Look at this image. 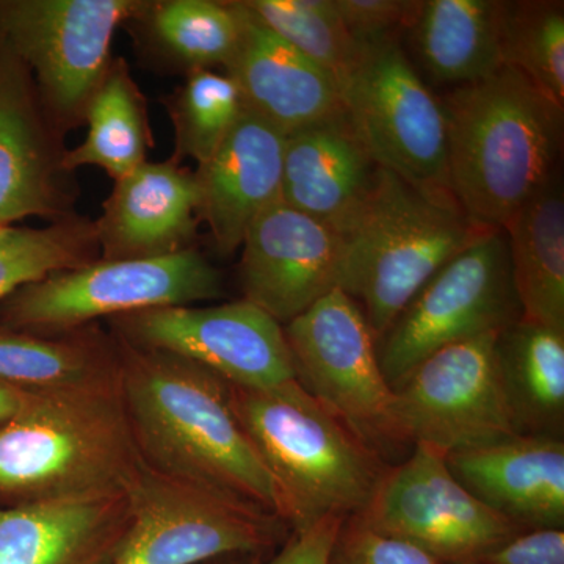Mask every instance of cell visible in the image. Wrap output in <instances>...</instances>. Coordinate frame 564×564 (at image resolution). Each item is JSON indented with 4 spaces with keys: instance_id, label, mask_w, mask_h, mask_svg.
Here are the masks:
<instances>
[{
    "instance_id": "obj_14",
    "label": "cell",
    "mask_w": 564,
    "mask_h": 564,
    "mask_svg": "<svg viewBox=\"0 0 564 564\" xmlns=\"http://www.w3.org/2000/svg\"><path fill=\"white\" fill-rule=\"evenodd\" d=\"M110 325L121 343L181 356L232 386L272 389L295 380L281 323L247 300L151 307L110 318Z\"/></svg>"
},
{
    "instance_id": "obj_16",
    "label": "cell",
    "mask_w": 564,
    "mask_h": 564,
    "mask_svg": "<svg viewBox=\"0 0 564 564\" xmlns=\"http://www.w3.org/2000/svg\"><path fill=\"white\" fill-rule=\"evenodd\" d=\"M242 247L243 300L282 326L339 289L343 239L282 202L251 223Z\"/></svg>"
},
{
    "instance_id": "obj_38",
    "label": "cell",
    "mask_w": 564,
    "mask_h": 564,
    "mask_svg": "<svg viewBox=\"0 0 564 564\" xmlns=\"http://www.w3.org/2000/svg\"><path fill=\"white\" fill-rule=\"evenodd\" d=\"M458 564H473V563H458Z\"/></svg>"
},
{
    "instance_id": "obj_11",
    "label": "cell",
    "mask_w": 564,
    "mask_h": 564,
    "mask_svg": "<svg viewBox=\"0 0 564 564\" xmlns=\"http://www.w3.org/2000/svg\"><path fill=\"white\" fill-rule=\"evenodd\" d=\"M135 0H0V50L31 70L57 128L84 122L88 102L110 68V47Z\"/></svg>"
},
{
    "instance_id": "obj_5",
    "label": "cell",
    "mask_w": 564,
    "mask_h": 564,
    "mask_svg": "<svg viewBox=\"0 0 564 564\" xmlns=\"http://www.w3.org/2000/svg\"><path fill=\"white\" fill-rule=\"evenodd\" d=\"M488 231L452 196L378 166L361 214L340 237L339 289L359 304L378 343L433 274Z\"/></svg>"
},
{
    "instance_id": "obj_4",
    "label": "cell",
    "mask_w": 564,
    "mask_h": 564,
    "mask_svg": "<svg viewBox=\"0 0 564 564\" xmlns=\"http://www.w3.org/2000/svg\"><path fill=\"white\" fill-rule=\"evenodd\" d=\"M234 413L272 477L291 532L361 514L388 467L299 381L272 389L229 384Z\"/></svg>"
},
{
    "instance_id": "obj_34",
    "label": "cell",
    "mask_w": 564,
    "mask_h": 564,
    "mask_svg": "<svg viewBox=\"0 0 564 564\" xmlns=\"http://www.w3.org/2000/svg\"><path fill=\"white\" fill-rule=\"evenodd\" d=\"M345 29L359 44L397 39L413 29L421 13L417 0H333Z\"/></svg>"
},
{
    "instance_id": "obj_17",
    "label": "cell",
    "mask_w": 564,
    "mask_h": 564,
    "mask_svg": "<svg viewBox=\"0 0 564 564\" xmlns=\"http://www.w3.org/2000/svg\"><path fill=\"white\" fill-rule=\"evenodd\" d=\"M239 3L242 33L226 74L245 109L284 135L345 120L336 82Z\"/></svg>"
},
{
    "instance_id": "obj_31",
    "label": "cell",
    "mask_w": 564,
    "mask_h": 564,
    "mask_svg": "<svg viewBox=\"0 0 564 564\" xmlns=\"http://www.w3.org/2000/svg\"><path fill=\"white\" fill-rule=\"evenodd\" d=\"M176 133L174 161H209L232 131L245 106L236 82L210 69L191 70L187 80L166 101Z\"/></svg>"
},
{
    "instance_id": "obj_15",
    "label": "cell",
    "mask_w": 564,
    "mask_h": 564,
    "mask_svg": "<svg viewBox=\"0 0 564 564\" xmlns=\"http://www.w3.org/2000/svg\"><path fill=\"white\" fill-rule=\"evenodd\" d=\"M28 66L0 50V228L28 217H70L65 154Z\"/></svg>"
},
{
    "instance_id": "obj_7",
    "label": "cell",
    "mask_w": 564,
    "mask_h": 564,
    "mask_svg": "<svg viewBox=\"0 0 564 564\" xmlns=\"http://www.w3.org/2000/svg\"><path fill=\"white\" fill-rule=\"evenodd\" d=\"M126 492L132 522L115 564H203L272 554L291 534L280 516L261 505L161 473L143 459Z\"/></svg>"
},
{
    "instance_id": "obj_20",
    "label": "cell",
    "mask_w": 564,
    "mask_h": 564,
    "mask_svg": "<svg viewBox=\"0 0 564 564\" xmlns=\"http://www.w3.org/2000/svg\"><path fill=\"white\" fill-rule=\"evenodd\" d=\"M284 133L245 109L232 131L195 173L199 220L217 250L232 254L263 210L281 202Z\"/></svg>"
},
{
    "instance_id": "obj_24",
    "label": "cell",
    "mask_w": 564,
    "mask_h": 564,
    "mask_svg": "<svg viewBox=\"0 0 564 564\" xmlns=\"http://www.w3.org/2000/svg\"><path fill=\"white\" fill-rule=\"evenodd\" d=\"M502 229L522 318L564 329V198L556 174Z\"/></svg>"
},
{
    "instance_id": "obj_28",
    "label": "cell",
    "mask_w": 564,
    "mask_h": 564,
    "mask_svg": "<svg viewBox=\"0 0 564 564\" xmlns=\"http://www.w3.org/2000/svg\"><path fill=\"white\" fill-rule=\"evenodd\" d=\"M135 18L147 22L159 50L191 70L228 66L242 33L239 3L214 0L144 2Z\"/></svg>"
},
{
    "instance_id": "obj_13",
    "label": "cell",
    "mask_w": 564,
    "mask_h": 564,
    "mask_svg": "<svg viewBox=\"0 0 564 564\" xmlns=\"http://www.w3.org/2000/svg\"><path fill=\"white\" fill-rule=\"evenodd\" d=\"M497 334L448 345L393 389L400 433L410 447L473 451L514 436L497 366Z\"/></svg>"
},
{
    "instance_id": "obj_8",
    "label": "cell",
    "mask_w": 564,
    "mask_h": 564,
    "mask_svg": "<svg viewBox=\"0 0 564 564\" xmlns=\"http://www.w3.org/2000/svg\"><path fill=\"white\" fill-rule=\"evenodd\" d=\"M282 328L304 391L384 459L410 447L397 423L377 339L351 296L334 289Z\"/></svg>"
},
{
    "instance_id": "obj_30",
    "label": "cell",
    "mask_w": 564,
    "mask_h": 564,
    "mask_svg": "<svg viewBox=\"0 0 564 564\" xmlns=\"http://www.w3.org/2000/svg\"><path fill=\"white\" fill-rule=\"evenodd\" d=\"M243 6L293 50L325 70L339 88L362 44L345 29L333 0H243Z\"/></svg>"
},
{
    "instance_id": "obj_3",
    "label": "cell",
    "mask_w": 564,
    "mask_h": 564,
    "mask_svg": "<svg viewBox=\"0 0 564 564\" xmlns=\"http://www.w3.org/2000/svg\"><path fill=\"white\" fill-rule=\"evenodd\" d=\"M441 102L452 195L474 225L502 229L555 176L563 113L511 65Z\"/></svg>"
},
{
    "instance_id": "obj_33",
    "label": "cell",
    "mask_w": 564,
    "mask_h": 564,
    "mask_svg": "<svg viewBox=\"0 0 564 564\" xmlns=\"http://www.w3.org/2000/svg\"><path fill=\"white\" fill-rule=\"evenodd\" d=\"M328 564H440L421 549L375 532L358 516L345 519Z\"/></svg>"
},
{
    "instance_id": "obj_6",
    "label": "cell",
    "mask_w": 564,
    "mask_h": 564,
    "mask_svg": "<svg viewBox=\"0 0 564 564\" xmlns=\"http://www.w3.org/2000/svg\"><path fill=\"white\" fill-rule=\"evenodd\" d=\"M223 276L195 248L148 259H95L50 274L0 302V323L58 336L101 317L162 306H192L223 295Z\"/></svg>"
},
{
    "instance_id": "obj_1",
    "label": "cell",
    "mask_w": 564,
    "mask_h": 564,
    "mask_svg": "<svg viewBox=\"0 0 564 564\" xmlns=\"http://www.w3.org/2000/svg\"><path fill=\"white\" fill-rule=\"evenodd\" d=\"M117 343L122 397L143 463L280 516L272 477L234 413L228 383L172 352Z\"/></svg>"
},
{
    "instance_id": "obj_35",
    "label": "cell",
    "mask_w": 564,
    "mask_h": 564,
    "mask_svg": "<svg viewBox=\"0 0 564 564\" xmlns=\"http://www.w3.org/2000/svg\"><path fill=\"white\" fill-rule=\"evenodd\" d=\"M345 519L329 516L310 529L291 532L272 554L228 555L203 564H328Z\"/></svg>"
},
{
    "instance_id": "obj_37",
    "label": "cell",
    "mask_w": 564,
    "mask_h": 564,
    "mask_svg": "<svg viewBox=\"0 0 564 564\" xmlns=\"http://www.w3.org/2000/svg\"><path fill=\"white\" fill-rule=\"evenodd\" d=\"M28 393L0 384V426L6 425L11 417L17 415L24 404Z\"/></svg>"
},
{
    "instance_id": "obj_18",
    "label": "cell",
    "mask_w": 564,
    "mask_h": 564,
    "mask_svg": "<svg viewBox=\"0 0 564 564\" xmlns=\"http://www.w3.org/2000/svg\"><path fill=\"white\" fill-rule=\"evenodd\" d=\"M475 499L521 530L564 529V437L514 434L445 455Z\"/></svg>"
},
{
    "instance_id": "obj_27",
    "label": "cell",
    "mask_w": 564,
    "mask_h": 564,
    "mask_svg": "<svg viewBox=\"0 0 564 564\" xmlns=\"http://www.w3.org/2000/svg\"><path fill=\"white\" fill-rule=\"evenodd\" d=\"M84 121L88 124L87 137L79 147L66 151L63 161L69 173L95 165L118 181L147 162L152 147L147 106L121 61H111L88 102Z\"/></svg>"
},
{
    "instance_id": "obj_22",
    "label": "cell",
    "mask_w": 564,
    "mask_h": 564,
    "mask_svg": "<svg viewBox=\"0 0 564 564\" xmlns=\"http://www.w3.org/2000/svg\"><path fill=\"white\" fill-rule=\"evenodd\" d=\"M378 165L347 118L285 137L281 202L343 237L369 198Z\"/></svg>"
},
{
    "instance_id": "obj_23",
    "label": "cell",
    "mask_w": 564,
    "mask_h": 564,
    "mask_svg": "<svg viewBox=\"0 0 564 564\" xmlns=\"http://www.w3.org/2000/svg\"><path fill=\"white\" fill-rule=\"evenodd\" d=\"M508 2L426 0L411 31L423 66L437 80L473 84L505 66Z\"/></svg>"
},
{
    "instance_id": "obj_2",
    "label": "cell",
    "mask_w": 564,
    "mask_h": 564,
    "mask_svg": "<svg viewBox=\"0 0 564 564\" xmlns=\"http://www.w3.org/2000/svg\"><path fill=\"white\" fill-rule=\"evenodd\" d=\"M140 464L120 370L29 392L0 426V508L126 491Z\"/></svg>"
},
{
    "instance_id": "obj_12",
    "label": "cell",
    "mask_w": 564,
    "mask_h": 564,
    "mask_svg": "<svg viewBox=\"0 0 564 564\" xmlns=\"http://www.w3.org/2000/svg\"><path fill=\"white\" fill-rule=\"evenodd\" d=\"M358 518L440 564L473 562L522 532L475 499L452 475L444 452L425 444H414L406 459L388 467Z\"/></svg>"
},
{
    "instance_id": "obj_21",
    "label": "cell",
    "mask_w": 564,
    "mask_h": 564,
    "mask_svg": "<svg viewBox=\"0 0 564 564\" xmlns=\"http://www.w3.org/2000/svg\"><path fill=\"white\" fill-rule=\"evenodd\" d=\"M131 522L126 491L0 508V564H115Z\"/></svg>"
},
{
    "instance_id": "obj_32",
    "label": "cell",
    "mask_w": 564,
    "mask_h": 564,
    "mask_svg": "<svg viewBox=\"0 0 564 564\" xmlns=\"http://www.w3.org/2000/svg\"><path fill=\"white\" fill-rule=\"evenodd\" d=\"M505 65L521 70L564 113L563 2H508Z\"/></svg>"
},
{
    "instance_id": "obj_9",
    "label": "cell",
    "mask_w": 564,
    "mask_h": 564,
    "mask_svg": "<svg viewBox=\"0 0 564 564\" xmlns=\"http://www.w3.org/2000/svg\"><path fill=\"white\" fill-rule=\"evenodd\" d=\"M339 93L351 131L378 166L454 198L443 102L423 84L397 39L362 44Z\"/></svg>"
},
{
    "instance_id": "obj_25",
    "label": "cell",
    "mask_w": 564,
    "mask_h": 564,
    "mask_svg": "<svg viewBox=\"0 0 564 564\" xmlns=\"http://www.w3.org/2000/svg\"><path fill=\"white\" fill-rule=\"evenodd\" d=\"M497 366L518 434H564V329L525 318L497 334Z\"/></svg>"
},
{
    "instance_id": "obj_19",
    "label": "cell",
    "mask_w": 564,
    "mask_h": 564,
    "mask_svg": "<svg viewBox=\"0 0 564 564\" xmlns=\"http://www.w3.org/2000/svg\"><path fill=\"white\" fill-rule=\"evenodd\" d=\"M199 221L195 173L177 161L141 163L115 181L95 221L101 259H148L188 250Z\"/></svg>"
},
{
    "instance_id": "obj_26",
    "label": "cell",
    "mask_w": 564,
    "mask_h": 564,
    "mask_svg": "<svg viewBox=\"0 0 564 564\" xmlns=\"http://www.w3.org/2000/svg\"><path fill=\"white\" fill-rule=\"evenodd\" d=\"M120 370L113 336L87 328L40 336L0 323V384L46 392L102 380Z\"/></svg>"
},
{
    "instance_id": "obj_10",
    "label": "cell",
    "mask_w": 564,
    "mask_h": 564,
    "mask_svg": "<svg viewBox=\"0 0 564 564\" xmlns=\"http://www.w3.org/2000/svg\"><path fill=\"white\" fill-rule=\"evenodd\" d=\"M503 229H489L415 293L377 343L392 391L433 352L521 321Z\"/></svg>"
},
{
    "instance_id": "obj_36",
    "label": "cell",
    "mask_w": 564,
    "mask_h": 564,
    "mask_svg": "<svg viewBox=\"0 0 564 564\" xmlns=\"http://www.w3.org/2000/svg\"><path fill=\"white\" fill-rule=\"evenodd\" d=\"M473 564H564V529L522 530Z\"/></svg>"
},
{
    "instance_id": "obj_29",
    "label": "cell",
    "mask_w": 564,
    "mask_h": 564,
    "mask_svg": "<svg viewBox=\"0 0 564 564\" xmlns=\"http://www.w3.org/2000/svg\"><path fill=\"white\" fill-rule=\"evenodd\" d=\"M95 223L74 218L44 228H0V302L32 282L95 261Z\"/></svg>"
}]
</instances>
